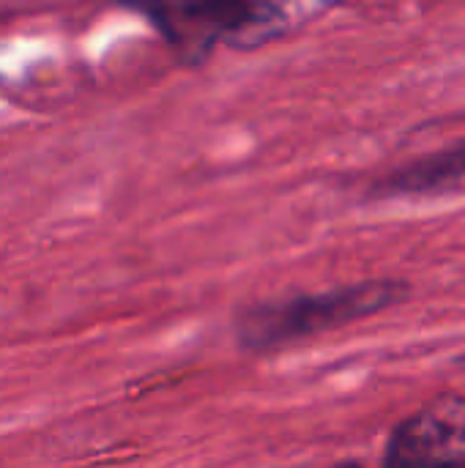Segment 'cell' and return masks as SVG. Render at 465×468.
<instances>
[{"label":"cell","mask_w":465,"mask_h":468,"mask_svg":"<svg viewBox=\"0 0 465 468\" xmlns=\"http://www.w3.org/2000/svg\"><path fill=\"white\" fill-rule=\"evenodd\" d=\"M406 296V282L373 280L326 293L255 304L236 318V340L244 351H274L318 332H329L389 310Z\"/></svg>","instance_id":"cell-1"},{"label":"cell","mask_w":465,"mask_h":468,"mask_svg":"<svg viewBox=\"0 0 465 468\" xmlns=\"http://www.w3.org/2000/svg\"><path fill=\"white\" fill-rule=\"evenodd\" d=\"M148 14L189 60H203L219 38L249 47V41H266L285 25V11L269 3H178L153 5Z\"/></svg>","instance_id":"cell-2"},{"label":"cell","mask_w":465,"mask_h":468,"mask_svg":"<svg viewBox=\"0 0 465 468\" xmlns=\"http://www.w3.org/2000/svg\"><path fill=\"white\" fill-rule=\"evenodd\" d=\"M465 398L441 395L408 417L384 455V468H465Z\"/></svg>","instance_id":"cell-3"},{"label":"cell","mask_w":465,"mask_h":468,"mask_svg":"<svg viewBox=\"0 0 465 468\" xmlns=\"http://www.w3.org/2000/svg\"><path fill=\"white\" fill-rule=\"evenodd\" d=\"M460 184H465V140L395 170L381 189L389 195H425L455 189Z\"/></svg>","instance_id":"cell-4"},{"label":"cell","mask_w":465,"mask_h":468,"mask_svg":"<svg viewBox=\"0 0 465 468\" xmlns=\"http://www.w3.org/2000/svg\"><path fill=\"white\" fill-rule=\"evenodd\" d=\"M334 468H362L359 463H354V461H348V463H340V466H334Z\"/></svg>","instance_id":"cell-5"}]
</instances>
